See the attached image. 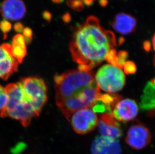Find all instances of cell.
<instances>
[{
  "label": "cell",
  "instance_id": "1",
  "mask_svg": "<svg viewBox=\"0 0 155 154\" xmlns=\"http://www.w3.org/2000/svg\"><path fill=\"white\" fill-rule=\"evenodd\" d=\"M117 45L116 36L105 30L94 16H89L75 29L70 42L72 58L79 65L78 69L91 71L104 60Z\"/></svg>",
  "mask_w": 155,
  "mask_h": 154
},
{
  "label": "cell",
  "instance_id": "2",
  "mask_svg": "<svg viewBox=\"0 0 155 154\" xmlns=\"http://www.w3.org/2000/svg\"><path fill=\"white\" fill-rule=\"evenodd\" d=\"M56 103L68 120L77 111L94 107L103 98L93 72L69 70L54 78Z\"/></svg>",
  "mask_w": 155,
  "mask_h": 154
},
{
  "label": "cell",
  "instance_id": "3",
  "mask_svg": "<svg viewBox=\"0 0 155 154\" xmlns=\"http://www.w3.org/2000/svg\"><path fill=\"white\" fill-rule=\"evenodd\" d=\"M5 90L8 101L0 116L17 120L24 126H28L33 118L38 116L47 101L41 95L20 82L8 85Z\"/></svg>",
  "mask_w": 155,
  "mask_h": 154
},
{
  "label": "cell",
  "instance_id": "4",
  "mask_svg": "<svg viewBox=\"0 0 155 154\" xmlns=\"http://www.w3.org/2000/svg\"><path fill=\"white\" fill-rule=\"evenodd\" d=\"M95 80L100 90L111 94L123 89L126 83V76L120 67L106 64L95 74Z\"/></svg>",
  "mask_w": 155,
  "mask_h": 154
},
{
  "label": "cell",
  "instance_id": "5",
  "mask_svg": "<svg viewBox=\"0 0 155 154\" xmlns=\"http://www.w3.org/2000/svg\"><path fill=\"white\" fill-rule=\"evenodd\" d=\"M68 121L76 133L84 135L92 131L97 126L98 119L91 108H86L73 113Z\"/></svg>",
  "mask_w": 155,
  "mask_h": 154
},
{
  "label": "cell",
  "instance_id": "6",
  "mask_svg": "<svg viewBox=\"0 0 155 154\" xmlns=\"http://www.w3.org/2000/svg\"><path fill=\"white\" fill-rule=\"evenodd\" d=\"M151 133L143 125L138 124L131 127L127 131L126 142L128 145L135 150L144 148L151 142Z\"/></svg>",
  "mask_w": 155,
  "mask_h": 154
},
{
  "label": "cell",
  "instance_id": "7",
  "mask_svg": "<svg viewBox=\"0 0 155 154\" xmlns=\"http://www.w3.org/2000/svg\"><path fill=\"white\" fill-rule=\"evenodd\" d=\"M139 113V108L135 101L124 99L116 103L111 114L117 121L127 122L134 119Z\"/></svg>",
  "mask_w": 155,
  "mask_h": 154
},
{
  "label": "cell",
  "instance_id": "8",
  "mask_svg": "<svg viewBox=\"0 0 155 154\" xmlns=\"http://www.w3.org/2000/svg\"><path fill=\"white\" fill-rule=\"evenodd\" d=\"M19 64L12 55L10 44L0 45V79H8L16 72Z\"/></svg>",
  "mask_w": 155,
  "mask_h": 154
},
{
  "label": "cell",
  "instance_id": "9",
  "mask_svg": "<svg viewBox=\"0 0 155 154\" xmlns=\"http://www.w3.org/2000/svg\"><path fill=\"white\" fill-rule=\"evenodd\" d=\"M98 130L101 136L117 140L123 133L120 124L110 113H104L98 120Z\"/></svg>",
  "mask_w": 155,
  "mask_h": 154
},
{
  "label": "cell",
  "instance_id": "10",
  "mask_svg": "<svg viewBox=\"0 0 155 154\" xmlns=\"http://www.w3.org/2000/svg\"><path fill=\"white\" fill-rule=\"evenodd\" d=\"M91 152V154H121V146L117 140L101 135L93 141Z\"/></svg>",
  "mask_w": 155,
  "mask_h": 154
},
{
  "label": "cell",
  "instance_id": "11",
  "mask_svg": "<svg viewBox=\"0 0 155 154\" xmlns=\"http://www.w3.org/2000/svg\"><path fill=\"white\" fill-rule=\"evenodd\" d=\"M0 12L5 19L18 21L24 17L26 8L22 0H4L2 3Z\"/></svg>",
  "mask_w": 155,
  "mask_h": 154
},
{
  "label": "cell",
  "instance_id": "12",
  "mask_svg": "<svg viewBox=\"0 0 155 154\" xmlns=\"http://www.w3.org/2000/svg\"><path fill=\"white\" fill-rule=\"evenodd\" d=\"M112 27L117 33L123 35H127L132 33L136 29V19L129 14L119 13L114 18Z\"/></svg>",
  "mask_w": 155,
  "mask_h": 154
},
{
  "label": "cell",
  "instance_id": "13",
  "mask_svg": "<svg viewBox=\"0 0 155 154\" xmlns=\"http://www.w3.org/2000/svg\"><path fill=\"white\" fill-rule=\"evenodd\" d=\"M26 45L23 35L18 34L14 37L11 45L12 55L19 63L22 62L26 56Z\"/></svg>",
  "mask_w": 155,
  "mask_h": 154
},
{
  "label": "cell",
  "instance_id": "14",
  "mask_svg": "<svg viewBox=\"0 0 155 154\" xmlns=\"http://www.w3.org/2000/svg\"><path fill=\"white\" fill-rule=\"evenodd\" d=\"M67 4L73 10L79 12L84 8L83 0H67Z\"/></svg>",
  "mask_w": 155,
  "mask_h": 154
},
{
  "label": "cell",
  "instance_id": "15",
  "mask_svg": "<svg viewBox=\"0 0 155 154\" xmlns=\"http://www.w3.org/2000/svg\"><path fill=\"white\" fill-rule=\"evenodd\" d=\"M12 29V25L10 22L7 20L2 21L0 22V30L4 35V37H7V34Z\"/></svg>",
  "mask_w": 155,
  "mask_h": 154
},
{
  "label": "cell",
  "instance_id": "16",
  "mask_svg": "<svg viewBox=\"0 0 155 154\" xmlns=\"http://www.w3.org/2000/svg\"><path fill=\"white\" fill-rule=\"evenodd\" d=\"M22 33H23L22 35L23 36L24 38L25 39V42L26 44H29L32 39V30L29 27L24 28Z\"/></svg>",
  "mask_w": 155,
  "mask_h": 154
},
{
  "label": "cell",
  "instance_id": "17",
  "mask_svg": "<svg viewBox=\"0 0 155 154\" xmlns=\"http://www.w3.org/2000/svg\"><path fill=\"white\" fill-rule=\"evenodd\" d=\"M14 29L16 32H17L18 33L20 34L23 32L24 28L23 25L22 23L18 22V23L15 24L14 26Z\"/></svg>",
  "mask_w": 155,
  "mask_h": 154
},
{
  "label": "cell",
  "instance_id": "18",
  "mask_svg": "<svg viewBox=\"0 0 155 154\" xmlns=\"http://www.w3.org/2000/svg\"><path fill=\"white\" fill-rule=\"evenodd\" d=\"M62 19V20L64 23H68L71 21V17L70 14L68 13H66L63 15Z\"/></svg>",
  "mask_w": 155,
  "mask_h": 154
},
{
  "label": "cell",
  "instance_id": "19",
  "mask_svg": "<svg viewBox=\"0 0 155 154\" xmlns=\"http://www.w3.org/2000/svg\"><path fill=\"white\" fill-rule=\"evenodd\" d=\"M43 17L47 21H50L52 19L51 14L48 11H45L43 13Z\"/></svg>",
  "mask_w": 155,
  "mask_h": 154
},
{
  "label": "cell",
  "instance_id": "20",
  "mask_svg": "<svg viewBox=\"0 0 155 154\" xmlns=\"http://www.w3.org/2000/svg\"><path fill=\"white\" fill-rule=\"evenodd\" d=\"M95 0H83L84 6L89 7L94 4V2Z\"/></svg>",
  "mask_w": 155,
  "mask_h": 154
},
{
  "label": "cell",
  "instance_id": "21",
  "mask_svg": "<svg viewBox=\"0 0 155 154\" xmlns=\"http://www.w3.org/2000/svg\"><path fill=\"white\" fill-rule=\"evenodd\" d=\"M100 6L103 7H106L108 4V0H98Z\"/></svg>",
  "mask_w": 155,
  "mask_h": 154
},
{
  "label": "cell",
  "instance_id": "22",
  "mask_svg": "<svg viewBox=\"0 0 155 154\" xmlns=\"http://www.w3.org/2000/svg\"><path fill=\"white\" fill-rule=\"evenodd\" d=\"M143 47L146 51H149L151 49V43L149 41H145L143 43Z\"/></svg>",
  "mask_w": 155,
  "mask_h": 154
},
{
  "label": "cell",
  "instance_id": "23",
  "mask_svg": "<svg viewBox=\"0 0 155 154\" xmlns=\"http://www.w3.org/2000/svg\"><path fill=\"white\" fill-rule=\"evenodd\" d=\"M5 93H6L5 88L3 87L0 85V97H1L2 95L4 94Z\"/></svg>",
  "mask_w": 155,
  "mask_h": 154
},
{
  "label": "cell",
  "instance_id": "24",
  "mask_svg": "<svg viewBox=\"0 0 155 154\" xmlns=\"http://www.w3.org/2000/svg\"><path fill=\"white\" fill-rule=\"evenodd\" d=\"M152 45L153 49H154V51H155V34H154V36L153 37Z\"/></svg>",
  "mask_w": 155,
  "mask_h": 154
},
{
  "label": "cell",
  "instance_id": "25",
  "mask_svg": "<svg viewBox=\"0 0 155 154\" xmlns=\"http://www.w3.org/2000/svg\"><path fill=\"white\" fill-rule=\"evenodd\" d=\"M52 1L56 4H60V3H62L64 1V0H52Z\"/></svg>",
  "mask_w": 155,
  "mask_h": 154
}]
</instances>
